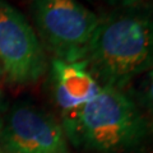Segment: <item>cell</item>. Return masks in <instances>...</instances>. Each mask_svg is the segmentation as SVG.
<instances>
[{
  "label": "cell",
  "mask_w": 153,
  "mask_h": 153,
  "mask_svg": "<svg viewBox=\"0 0 153 153\" xmlns=\"http://www.w3.org/2000/svg\"><path fill=\"white\" fill-rule=\"evenodd\" d=\"M101 85L124 89L153 68V5L114 8L98 23L83 59Z\"/></svg>",
  "instance_id": "1"
},
{
  "label": "cell",
  "mask_w": 153,
  "mask_h": 153,
  "mask_svg": "<svg viewBox=\"0 0 153 153\" xmlns=\"http://www.w3.org/2000/svg\"><path fill=\"white\" fill-rule=\"evenodd\" d=\"M66 139L91 153H137L151 138L152 125L124 89L102 85L94 98L63 115Z\"/></svg>",
  "instance_id": "2"
},
{
  "label": "cell",
  "mask_w": 153,
  "mask_h": 153,
  "mask_svg": "<svg viewBox=\"0 0 153 153\" xmlns=\"http://www.w3.org/2000/svg\"><path fill=\"white\" fill-rule=\"evenodd\" d=\"M31 13L42 46L56 59L83 60L98 16L79 0H32Z\"/></svg>",
  "instance_id": "3"
},
{
  "label": "cell",
  "mask_w": 153,
  "mask_h": 153,
  "mask_svg": "<svg viewBox=\"0 0 153 153\" xmlns=\"http://www.w3.org/2000/svg\"><path fill=\"white\" fill-rule=\"evenodd\" d=\"M46 55L27 18L0 0V68L14 84L35 83L46 70Z\"/></svg>",
  "instance_id": "4"
},
{
  "label": "cell",
  "mask_w": 153,
  "mask_h": 153,
  "mask_svg": "<svg viewBox=\"0 0 153 153\" xmlns=\"http://www.w3.org/2000/svg\"><path fill=\"white\" fill-rule=\"evenodd\" d=\"M3 153H70L63 125L44 108L18 102L0 125Z\"/></svg>",
  "instance_id": "5"
},
{
  "label": "cell",
  "mask_w": 153,
  "mask_h": 153,
  "mask_svg": "<svg viewBox=\"0 0 153 153\" xmlns=\"http://www.w3.org/2000/svg\"><path fill=\"white\" fill-rule=\"evenodd\" d=\"M54 97L63 115L73 112L94 98L102 85L94 78L84 60L51 61Z\"/></svg>",
  "instance_id": "6"
},
{
  "label": "cell",
  "mask_w": 153,
  "mask_h": 153,
  "mask_svg": "<svg viewBox=\"0 0 153 153\" xmlns=\"http://www.w3.org/2000/svg\"><path fill=\"white\" fill-rule=\"evenodd\" d=\"M139 101L153 117V68L144 74V78L140 83Z\"/></svg>",
  "instance_id": "7"
},
{
  "label": "cell",
  "mask_w": 153,
  "mask_h": 153,
  "mask_svg": "<svg viewBox=\"0 0 153 153\" xmlns=\"http://www.w3.org/2000/svg\"><path fill=\"white\" fill-rule=\"evenodd\" d=\"M93 1H101L114 8H119V7H125V5H133V4L140 3L142 0H93Z\"/></svg>",
  "instance_id": "8"
},
{
  "label": "cell",
  "mask_w": 153,
  "mask_h": 153,
  "mask_svg": "<svg viewBox=\"0 0 153 153\" xmlns=\"http://www.w3.org/2000/svg\"><path fill=\"white\" fill-rule=\"evenodd\" d=\"M0 153H3V151H1V149H0Z\"/></svg>",
  "instance_id": "9"
},
{
  "label": "cell",
  "mask_w": 153,
  "mask_h": 153,
  "mask_svg": "<svg viewBox=\"0 0 153 153\" xmlns=\"http://www.w3.org/2000/svg\"><path fill=\"white\" fill-rule=\"evenodd\" d=\"M0 125H1V120H0Z\"/></svg>",
  "instance_id": "10"
}]
</instances>
